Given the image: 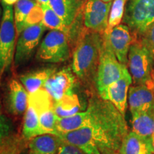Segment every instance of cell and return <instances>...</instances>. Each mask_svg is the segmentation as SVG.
Wrapping results in <instances>:
<instances>
[{
    "instance_id": "cell-6",
    "label": "cell",
    "mask_w": 154,
    "mask_h": 154,
    "mask_svg": "<svg viewBox=\"0 0 154 154\" xmlns=\"http://www.w3.org/2000/svg\"><path fill=\"white\" fill-rule=\"evenodd\" d=\"M70 56L69 36L61 31L51 30L40 44L36 58L42 62L61 63Z\"/></svg>"
},
{
    "instance_id": "cell-7",
    "label": "cell",
    "mask_w": 154,
    "mask_h": 154,
    "mask_svg": "<svg viewBox=\"0 0 154 154\" xmlns=\"http://www.w3.org/2000/svg\"><path fill=\"white\" fill-rule=\"evenodd\" d=\"M123 22L138 37L149 24L154 22V0H128Z\"/></svg>"
},
{
    "instance_id": "cell-11",
    "label": "cell",
    "mask_w": 154,
    "mask_h": 154,
    "mask_svg": "<svg viewBox=\"0 0 154 154\" xmlns=\"http://www.w3.org/2000/svg\"><path fill=\"white\" fill-rule=\"evenodd\" d=\"M132 82L131 75L126 67L121 78L108 86L106 89L99 96L102 99L112 103L125 116L128 105V91Z\"/></svg>"
},
{
    "instance_id": "cell-18",
    "label": "cell",
    "mask_w": 154,
    "mask_h": 154,
    "mask_svg": "<svg viewBox=\"0 0 154 154\" xmlns=\"http://www.w3.org/2000/svg\"><path fill=\"white\" fill-rule=\"evenodd\" d=\"M120 154H148L151 153L149 139L134 131H128L121 142Z\"/></svg>"
},
{
    "instance_id": "cell-10",
    "label": "cell",
    "mask_w": 154,
    "mask_h": 154,
    "mask_svg": "<svg viewBox=\"0 0 154 154\" xmlns=\"http://www.w3.org/2000/svg\"><path fill=\"white\" fill-rule=\"evenodd\" d=\"M72 69L63 68L54 73L48 79L44 88L48 92L54 101H59L63 96L74 93L76 84Z\"/></svg>"
},
{
    "instance_id": "cell-2",
    "label": "cell",
    "mask_w": 154,
    "mask_h": 154,
    "mask_svg": "<svg viewBox=\"0 0 154 154\" xmlns=\"http://www.w3.org/2000/svg\"><path fill=\"white\" fill-rule=\"evenodd\" d=\"M103 34L84 29L78 36L72 56V70L80 79L95 82Z\"/></svg>"
},
{
    "instance_id": "cell-36",
    "label": "cell",
    "mask_w": 154,
    "mask_h": 154,
    "mask_svg": "<svg viewBox=\"0 0 154 154\" xmlns=\"http://www.w3.org/2000/svg\"><path fill=\"white\" fill-rule=\"evenodd\" d=\"M38 2L40 3L41 5H46V4L48 3V1L49 0H37Z\"/></svg>"
},
{
    "instance_id": "cell-41",
    "label": "cell",
    "mask_w": 154,
    "mask_h": 154,
    "mask_svg": "<svg viewBox=\"0 0 154 154\" xmlns=\"http://www.w3.org/2000/svg\"><path fill=\"white\" fill-rule=\"evenodd\" d=\"M2 115V109H1V104H0V116Z\"/></svg>"
},
{
    "instance_id": "cell-21",
    "label": "cell",
    "mask_w": 154,
    "mask_h": 154,
    "mask_svg": "<svg viewBox=\"0 0 154 154\" xmlns=\"http://www.w3.org/2000/svg\"><path fill=\"white\" fill-rule=\"evenodd\" d=\"M17 149L12 124L2 114L0 116V154H11Z\"/></svg>"
},
{
    "instance_id": "cell-23",
    "label": "cell",
    "mask_w": 154,
    "mask_h": 154,
    "mask_svg": "<svg viewBox=\"0 0 154 154\" xmlns=\"http://www.w3.org/2000/svg\"><path fill=\"white\" fill-rule=\"evenodd\" d=\"M22 134L26 139H32L36 136L43 135L38 111L30 103H28L27 109L25 111Z\"/></svg>"
},
{
    "instance_id": "cell-34",
    "label": "cell",
    "mask_w": 154,
    "mask_h": 154,
    "mask_svg": "<svg viewBox=\"0 0 154 154\" xmlns=\"http://www.w3.org/2000/svg\"><path fill=\"white\" fill-rule=\"evenodd\" d=\"M101 154H120L119 152L116 151H106L101 153Z\"/></svg>"
},
{
    "instance_id": "cell-4",
    "label": "cell",
    "mask_w": 154,
    "mask_h": 154,
    "mask_svg": "<svg viewBox=\"0 0 154 154\" xmlns=\"http://www.w3.org/2000/svg\"><path fill=\"white\" fill-rule=\"evenodd\" d=\"M128 65L134 85L146 84L153 88L154 57L138 40L131 44Z\"/></svg>"
},
{
    "instance_id": "cell-28",
    "label": "cell",
    "mask_w": 154,
    "mask_h": 154,
    "mask_svg": "<svg viewBox=\"0 0 154 154\" xmlns=\"http://www.w3.org/2000/svg\"><path fill=\"white\" fill-rule=\"evenodd\" d=\"M128 0H113L109 13L108 26L106 32H111L115 26L120 24L124 16L125 8Z\"/></svg>"
},
{
    "instance_id": "cell-14",
    "label": "cell",
    "mask_w": 154,
    "mask_h": 154,
    "mask_svg": "<svg viewBox=\"0 0 154 154\" xmlns=\"http://www.w3.org/2000/svg\"><path fill=\"white\" fill-rule=\"evenodd\" d=\"M128 103L131 114L154 109V89L146 84L134 85L129 88Z\"/></svg>"
},
{
    "instance_id": "cell-27",
    "label": "cell",
    "mask_w": 154,
    "mask_h": 154,
    "mask_svg": "<svg viewBox=\"0 0 154 154\" xmlns=\"http://www.w3.org/2000/svg\"><path fill=\"white\" fill-rule=\"evenodd\" d=\"M36 3V2L34 0H18L15 4L14 17L17 36H19V34L23 31V26L25 19Z\"/></svg>"
},
{
    "instance_id": "cell-33",
    "label": "cell",
    "mask_w": 154,
    "mask_h": 154,
    "mask_svg": "<svg viewBox=\"0 0 154 154\" xmlns=\"http://www.w3.org/2000/svg\"><path fill=\"white\" fill-rule=\"evenodd\" d=\"M149 142L150 149H151V152L154 153V136H151V138H149Z\"/></svg>"
},
{
    "instance_id": "cell-19",
    "label": "cell",
    "mask_w": 154,
    "mask_h": 154,
    "mask_svg": "<svg viewBox=\"0 0 154 154\" xmlns=\"http://www.w3.org/2000/svg\"><path fill=\"white\" fill-rule=\"evenodd\" d=\"M132 115V131L149 139L154 136V109Z\"/></svg>"
},
{
    "instance_id": "cell-42",
    "label": "cell",
    "mask_w": 154,
    "mask_h": 154,
    "mask_svg": "<svg viewBox=\"0 0 154 154\" xmlns=\"http://www.w3.org/2000/svg\"><path fill=\"white\" fill-rule=\"evenodd\" d=\"M148 154H154V153H151H151H148Z\"/></svg>"
},
{
    "instance_id": "cell-1",
    "label": "cell",
    "mask_w": 154,
    "mask_h": 154,
    "mask_svg": "<svg viewBox=\"0 0 154 154\" xmlns=\"http://www.w3.org/2000/svg\"><path fill=\"white\" fill-rule=\"evenodd\" d=\"M86 110L88 115V127L101 153L119 152L121 142L128 132L125 116L99 94L89 99Z\"/></svg>"
},
{
    "instance_id": "cell-16",
    "label": "cell",
    "mask_w": 154,
    "mask_h": 154,
    "mask_svg": "<svg viewBox=\"0 0 154 154\" xmlns=\"http://www.w3.org/2000/svg\"><path fill=\"white\" fill-rule=\"evenodd\" d=\"M47 4L70 28L84 7L80 0H49Z\"/></svg>"
},
{
    "instance_id": "cell-25",
    "label": "cell",
    "mask_w": 154,
    "mask_h": 154,
    "mask_svg": "<svg viewBox=\"0 0 154 154\" xmlns=\"http://www.w3.org/2000/svg\"><path fill=\"white\" fill-rule=\"evenodd\" d=\"M42 5L44 9V18L42 23L44 26L51 30L61 31L69 37L71 28L65 24L63 19L49 7L48 4Z\"/></svg>"
},
{
    "instance_id": "cell-31",
    "label": "cell",
    "mask_w": 154,
    "mask_h": 154,
    "mask_svg": "<svg viewBox=\"0 0 154 154\" xmlns=\"http://www.w3.org/2000/svg\"><path fill=\"white\" fill-rule=\"evenodd\" d=\"M56 154H86L75 146L64 143L61 140Z\"/></svg>"
},
{
    "instance_id": "cell-3",
    "label": "cell",
    "mask_w": 154,
    "mask_h": 154,
    "mask_svg": "<svg viewBox=\"0 0 154 154\" xmlns=\"http://www.w3.org/2000/svg\"><path fill=\"white\" fill-rule=\"evenodd\" d=\"M126 67V65L122 64L116 57L109 42V34L105 32L103 34V42L95 81L98 94H101L108 86L120 79Z\"/></svg>"
},
{
    "instance_id": "cell-12",
    "label": "cell",
    "mask_w": 154,
    "mask_h": 154,
    "mask_svg": "<svg viewBox=\"0 0 154 154\" xmlns=\"http://www.w3.org/2000/svg\"><path fill=\"white\" fill-rule=\"evenodd\" d=\"M109 34V42L116 57L122 64H128V54L133 39L129 27L119 24L112 29Z\"/></svg>"
},
{
    "instance_id": "cell-26",
    "label": "cell",
    "mask_w": 154,
    "mask_h": 154,
    "mask_svg": "<svg viewBox=\"0 0 154 154\" xmlns=\"http://www.w3.org/2000/svg\"><path fill=\"white\" fill-rule=\"evenodd\" d=\"M39 123L43 134H51L57 136V123L59 117L56 114L54 106L44 108L38 111Z\"/></svg>"
},
{
    "instance_id": "cell-32",
    "label": "cell",
    "mask_w": 154,
    "mask_h": 154,
    "mask_svg": "<svg viewBox=\"0 0 154 154\" xmlns=\"http://www.w3.org/2000/svg\"><path fill=\"white\" fill-rule=\"evenodd\" d=\"M17 1L18 0H2V4L9 6H12L15 5L17 2Z\"/></svg>"
},
{
    "instance_id": "cell-8",
    "label": "cell",
    "mask_w": 154,
    "mask_h": 154,
    "mask_svg": "<svg viewBox=\"0 0 154 154\" xmlns=\"http://www.w3.org/2000/svg\"><path fill=\"white\" fill-rule=\"evenodd\" d=\"M46 27L42 22L25 28L19 34L16 44L14 64L20 66L29 60L35 51Z\"/></svg>"
},
{
    "instance_id": "cell-40",
    "label": "cell",
    "mask_w": 154,
    "mask_h": 154,
    "mask_svg": "<svg viewBox=\"0 0 154 154\" xmlns=\"http://www.w3.org/2000/svg\"><path fill=\"white\" fill-rule=\"evenodd\" d=\"M153 89H154V67H153Z\"/></svg>"
},
{
    "instance_id": "cell-9",
    "label": "cell",
    "mask_w": 154,
    "mask_h": 154,
    "mask_svg": "<svg viewBox=\"0 0 154 154\" xmlns=\"http://www.w3.org/2000/svg\"><path fill=\"white\" fill-rule=\"evenodd\" d=\"M112 2L102 0H88L82 9L85 28L103 34L106 30Z\"/></svg>"
},
{
    "instance_id": "cell-35",
    "label": "cell",
    "mask_w": 154,
    "mask_h": 154,
    "mask_svg": "<svg viewBox=\"0 0 154 154\" xmlns=\"http://www.w3.org/2000/svg\"><path fill=\"white\" fill-rule=\"evenodd\" d=\"M2 16H3V8L0 5V26H1L2 21Z\"/></svg>"
},
{
    "instance_id": "cell-29",
    "label": "cell",
    "mask_w": 154,
    "mask_h": 154,
    "mask_svg": "<svg viewBox=\"0 0 154 154\" xmlns=\"http://www.w3.org/2000/svg\"><path fill=\"white\" fill-rule=\"evenodd\" d=\"M44 18V9L42 5L38 2L34 6L33 8L31 9L26 19L24 22L23 30L28 26L35 25L42 22Z\"/></svg>"
},
{
    "instance_id": "cell-37",
    "label": "cell",
    "mask_w": 154,
    "mask_h": 154,
    "mask_svg": "<svg viewBox=\"0 0 154 154\" xmlns=\"http://www.w3.org/2000/svg\"><path fill=\"white\" fill-rule=\"evenodd\" d=\"M80 1H81V2L82 3V5H84L86 2H87L88 0H80Z\"/></svg>"
},
{
    "instance_id": "cell-13",
    "label": "cell",
    "mask_w": 154,
    "mask_h": 154,
    "mask_svg": "<svg viewBox=\"0 0 154 154\" xmlns=\"http://www.w3.org/2000/svg\"><path fill=\"white\" fill-rule=\"evenodd\" d=\"M58 137L64 143L78 148L86 154H101L88 126L72 131L62 133Z\"/></svg>"
},
{
    "instance_id": "cell-20",
    "label": "cell",
    "mask_w": 154,
    "mask_h": 154,
    "mask_svg": "<svg viewBox=\"0 0 154 154\" xmlns=\"http://www.w3.org/2000/svg\"><path fill=\"white\" fill-rule=\"evenodd\" d=\"M56 72V69L48 67L31 72L20 76V82L29 94L34 93L44 88L48 79Z\"/></svg>"
},
{
    "instance_id": "cell-24",
    "label": "cell",
    "mask_w": 154,
    "mask_h": 154,
    "mask_svg": "<svg viewBox=\"0 0 154 154\" xmlns=\"http://www.w3.org/2000/svg\"><path fill=\"white\" fill-rule=\"evenodd\" d=\"M88 115L86 110L80 111L71 116L59 118L57 123L58 135L88 126Z\"/></svg>"
},
{
    "instance_id": "cell-39",
    "label": "cell",
    "mask_w": 154,
    "mask_h": 154,
    "mask_svg": "<svg viewBox=\"0 0 154 154\" xmlns=\"http://www.w3.org/2000/svg\"><path fill=\"white\" fill-rule=\"evenodd\" d=\"M103 2H112L113 0H102Z\"/></svg>"
},
{
    "instance_id": "cell-22",
    "label": "cell",
    "mask_w": 154,
    "mask_h": 154,
    "mask_svg": "<svg viewBox=\"0 0 154 154\" xmlns=\"http://www.w3.org/2000/svg\"><path fill=\"white\" fill-rule=\"evenodd\" d=\"M54 109L59 118L71 116L80 111H84L82 110L80 99L75 93L69 94L63 96L59 101H54Z\"/></svg>"
},
{
    "instance_id": "cell-30",
    "label": "cell",
    "mask_w": 154,
    "mask_h": 154,
    "mask_svg": "<svg viewBox=\"0 0 154 154\" xmlns=\"http://www.w3.org/2000/svg\"><path fill=\"white\" fill-rule=\"evenodd\" d=\"M138 38V41L154 57V22L149 24Z\"/></svg>"
},
{
    "instance_id": "cell-38",
    "label": "cell",
    "mask_w": 154,
    "mask_h": 154,
    "mask_svg": "<svg viewBox=\"0 0 154 154\" xmlns=\"http://www.w3.org/2000/svg\"><path fill=\"white\" fill-rule=\"evenodd\" d=\"M18 152H19V149H17L16 150H14V151H13V153L11 154H18Z\"/></svg>"
},
{
    "instance_id": "cell-17",
    "label": "cell",
    "mask_w": 154,
    "mask_h": 154,
    "mask_svg": "<svg viewBox=\"0 0 154 154\" xmlns=\"http://www.w3.org/2000/svg\"><path fill=\"white\" fill-rule=\"evenodd\" d=\"M61 143L55 135H40L30 139L27 154H56Z\"/></svg>"
},
{
    "instance_id": "cell-15",
    "label": "cell",
    "mask_w": 154,
    "mask_h": 154,
    "mask_svg": "<svg viewBox=\"0 0 154 154\" xmlns=\"http://www.w3.org/2000/svg\"><path fill=\"white\" fill-rule=\"evenodd\" d=\"M29 94L22 83L16 79L11 80L8 86L7 101L9 111L14 115L22 114L26 111Z\"/></svg>"
},
{
    "instance_id": "cell-5",
    "label": "cell",
    "mask_w": 154,
    "mask_h": 154,
    "mask_svg": "<svg viewBox=\"0 0 154 154\" xmlns=\"http://www.w3.org/2000/svg\"><path fill=\"white\" fill-rule=\"evenodd\" d=\"M2 5L3 16L0 26V79L14 61L17 36L14 9L12 6Z\"/></svg>"
}]
</instances>
